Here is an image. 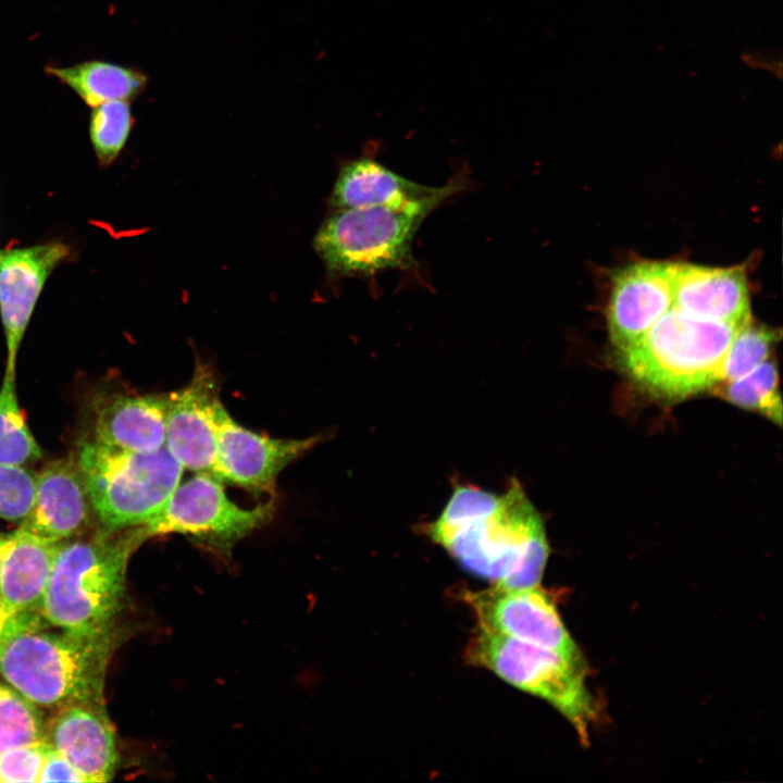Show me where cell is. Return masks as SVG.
<instances>
[{"instance_id":"obj_18","label":"cell","mask_w":783,"mask_h":783,"mask_svg":"<svg viewBox=\"0 0 783 783\" xmlns=\"http://www.w3.org/2000/svg\"><path fill=\"white\" fill-rule=\"evenodd\" d=\"M167 394L119 395L99 407L94 440L123 451L164 447Z\"/></svg>"},{"instance_id":"obj_9","label":"cell","mask_w":783,"mask_h":783,"mask_svg":"<svg viewBox=\"0 0 783 783\" xmlns=\"http://www.w3.org/2000/svg\"><path fill=\"white\" fill-rule=\"evenodd\" d=\"M463 599L476 618L478 630L533 644L586 664L554 601L539 585L524 588L494 585L468 592Z\"/></svg>"},{"instance_id":"obj_6","label":"cell","mask_w":783,"mask_h":783,"mask_svg":"<svg viewBox=\"0 0 783 783\" xmlns=\"http://www.w3.org/2000/svg\"><path fill=\"white\" fill-rule=\"evenodd\" d=\"M100 531L142 526L165 505L182 481L183 467L162 447L130 452L85 443L77 460Z\"/></svg>"},{"instance_id":"obj_16","label":"cell","mask_w":783,"mask_h":783,"mask_svg":"<svg viewBox=\"0 0 783 783\" xmlns=\"http://www.w3.org/2000/svg\"><path fill=\"white\" fill-rule=\"evenodd\" d=\"M672 307L696 319L742 325L750 320L746 276L739 269L675 263Z\"/></svg>"},{"instance_id":"obj_12","label":"cell","mask_w":783,"mask_h":783,"mask_svg":"<svg viewBox=\"0 0 783 783\" xmlns=\"http://www.w3.org/2000/svg\"><path fill=\"white\" fill-rule=\"evenodd\" d=\"M70 254V247L61 241L0 249V315L8 351L5 371L15 373L21 341L44 286L52 271Z\"/></svg>"},{"instance_id":"obj_24","label":"cell","mask_w":783,"mask_h":783,"mask_svg":"<svg viewBox=\"0 0 783 783\" xmlns=\"http://www.w3.org/2000/svg\"><path fill=\"white\" fill-rule=\"evenodd\" d=\"M46 741V725L37 706L0 682V753Z\"/></svg>"},{"instance_id":"obj_4","label":"cell","mask_w":783,"mask_h":783,"mask_svg":"<svg viewBox=\"0 0 783 783\" xmlns=\"http://www.w3.org/2000/svg\"><path fill=\"white\" fill-rule=\"evenodd\" d=\"M739 326L696 319L671 307L641 338L619 350L620 362L652 395L684 399L719 384Z\"/></svg>"},{"instance_id":"obj_29","label":"cell","mask_w":783,"mask_h":783,"mask_svg":"<svg viewBox=\"0 0 783 783\" xmlns=\"http://www.w3.org/2000/svg\"><path fill=\"white\" fill-rule=\"evenodd\" d=\"M46 782H85L83 775L58 751L51 747L39 774L38 783Z\"/></svg>"},{"instance_id":"obj_1","label":"cell","mask_w":783,"mask_h":783,"mask_svg":"<svg viewBox=\"0 0 783 783\" xmlns=\"http://www.w3.org/2000/svg\"><path fill=\"white\" fill-rule=\"evenodd\" d=\"M426 531L464 570L495 585L524 588L542 580L549 555L545 525L515 478L500 495L457 486Z\"/></svg>"},{"instance_id":"obj_27","label":"cell","mask_w":783,"mask_h":783,"mask_svg":"<svg viewBox=\"0 0 783 783\" xmlns=\"http://www.w3.org/2000/svg\"><path fill=\"white\" fill-rule=\"evenodd\" d=\"M50 746L46 741L21 745L0 753V783H38Z\"/></svg>"},{"instance_id":"obj_25","label":"cell","mask_w":783,"mask_h":783,"mask_svg":"<svg viewBox=\"0 0 783 783\" xmlns=\"http://www.w3.org/2000/svg\"><path fill=\"white\" fill-rule=\"evenodd\" d=\"M774 340L772 330L755 325L750 320L741 325L726 352L719 384L733 382L763 363Z\"/></svg>"},{"instance_id":"obj_14","label":"cell","mask_w":783,"mask_h":783,"mask_svg":"<svg viewBox=\"0 0 783 783\" xmlns=\"http://www.w3.org/2000/svg\"><path fill=\"white\" fill-rule=\"evenodd\" d=\"M94 517L95 510L78 462L61 459L35 473L33 507L20 527L41 538L61 542L80 534Z\"/></svg>"},{"instance_id":"obj_11","label":"cell","mask_w":783,"mask_h":783,"mask_svg":"<svg viewBox=\"0 0 783 783\" xmlns=\"http://www.w3.org/2000/svg\"><path fill=\"white\" fill-rule=\"evenodd\" d=\"M320 440V436L283 439L258 434L237 423L221 403L214 477L256 495L272 494L281 472Z\"/></svg>"},{"instance_id":"obj_21","label":"cell","mask_w":783,"mask_h":783,"mask_svg":"<svg viewBox=\"0 0 783 783\" xmlns=\"http://www.w3.org/2000/svg\"><path fill=\"white\" fill-rule=\"evenodd\" d=\"M41 458L18 406L15 373L4 372L0 388V464L24 465Z\"/></svg>"},{"instance_id":"obj_3","label":"cell","mask_w":783,"mask_h":783,"mask_svg":"<svg viewBox=\"0 0 783 783\" xmlns=\"http://www.w3.org/2000/svg\"><path fill=\"white\" fill-rule=\"evenodd\" d=\"M115 634L26 630L0 650V674L37 707H104L107 667Z\"/></svg>"},{"instance_id":"obj_2","label":"cell","mask_w":783,"mask_h":783,"mask_svg":"<svg viewBox=\"0 0 783 783\" xmlns=\"http://www.w3.org/2000/svg\"><path fill=\"white\" fill-rule=\"evenodd\" d=\"M141 526L59 544L40 616L80 635H110L126 595V569L146 540Z\"/></svg>"},{"instance_id":"obj_26","label":"cell","mask_w":783,"mask_h":783,"mask_svg":"<svg viewBox=\"0 0 783 783\" xmlns=\"http://www.w3.org/2000/svg\"><path fill=\"white\" fill-rule=\"evenodd\" d=\"M35 474L24 465L0 464V518L22 523L32 510Z\"/></svg>"},{"instance_id":"obj_10","label":"cell","mask_w":783,"mask_h":783,"mask_svg":"<svg viewBox=\"0 0 783 783\" xmlns=\"http://www.w3.org/2000/svg\"><path fill=\"white\" fill-rule=\"evenodd\" d=\"M221 403L216 374L203 362L185 386L167 394L164 446L184 470L214 476Z\"/></svg>"},{"instance_id":"obj_19","label":"cell","mask_w":783,"mask_h":783,"mask_svg":"<svg viewBox=\"0 0 783 783\" xmlns=\"http://www.w3.org/2000/svg\"><path fill=\"white\" fill-rule=\"evenodd\" d=\"M456 178L444 186H426L397 174L375 159L362 157L340 170L331 204L336 210L402 206L447 190Z\"/></svg>"},{"instance_id":"obj_17","label":"cell","mask_w":783,"mask_h":783,"mask_svg":"<svg viewBox=\"0 0 783 783\" xmlns=\"http://www.w3.org/2000/svg\"><path fill=\"white\" fill-rule=\"evenodd\" d=\"M59 544L22 527L0 536V597L7 605L40 614Z\"/></svg>"},{"instance_id":"obj_20","label":"cell","mask_w":783,"mask_h":783,"mask_svg":"<svg viewBox=\"0 0 783 783\" xmlns=\"http://www.w3.org/2000/svg\"><path fill=\"white\" fill-rule=\"evenodd\" d=\"M45 72L67 86L90 108L113 100L130 101L147 84L144 73L103 60H87L69 66L51 64Z\"/></svg>"},{"instance_id":"obj_28","label":"cell","mask_w":783,"mask_h":783,"mask_svg":"<svg viewBox=\"0 0 783 783\" xmlns=\"http://www.w3.org/2000/svg\"><path fill=\"white\" fill-rule=\"evenodd\" d=\"M44 621L38 613L14 610L0 597V650L11 638L21 632L42 627Z\"/></svg>"},{"instance_id":"obj_5","label":"cell","mask_w":783,"mask_h":783,"mask_svg":"<svg viewBox=\"0 0 783 783\" xmlns=\"http://www.w3.org/2000/svg\"><path fill=\"white\" fill-rule=\"evenodd\" d=\"M461 175L447 190L402 206L336 210L320 227L314 248L337 274H375L415 264L412 241L424 219L463 189Z\"/></svg>"},{"instance_id":"obj_15","label":"cell","mask_w":783,"mask_h":783,"mask_svg":"<svg viewBox=\"0 0 783 783\" xmlns=\"http://www.w3.org/2000/svg\"><path fill=\"white\" fill-rule=\"evenodd\" d=\"M46 742L85 782L103 783L114 776L120 756L104 707L76 705L59 709L46 726Z\"/></svg>"},{"instance_id":"obj_8","label":"cell","mask_w":783,"mask_h":783,"mask_svg":"<svg viewBox=\"0 0 783 783\" xmlns=\"http://www.w3.org/2000/svg\"><path fill=\"white\" fill-rule=\"evenodd\" d=\"M272 496L253 508H243L225 493L224 483L208 473L181 482L163 508L141 526L146 538L181 534L198 545L228 552L269 523L275 512Z\"/></svg>"},{"instance_id":"obj_23","label":"cell","mask_w":783,"mask_h":783,"mask_svg":"<svg viewBox=\"0 0 783 783\" xmlns=\"http://www.w3.org/2000/svg\"><path fill=\"white\" fill-rule=\"evenodd\" d=\"M134 124L127 100H113L94 107L88 133L96 158L101 166L114 162L124 148Z\"/></svg>"},{"instance_id":"obj_7","label":"cell","mask_w":783,"mask_h":783,"mask_svg":"<svg viewBox=\"0 0 783 783\" xmlns=\"http://www.w3.org/2000/svg\"><path fill=\"white\" fill-rule=\"evenodd\" d=\"M468 659L486 668L509 684L540 697L574 728L582 744L597 711L585 684L586 664L562 655L502 635L476 631L470 639Z\"/></svg>"},{"instance_id":"obj_13","label":"cell","mask_w":783,"mask_h":783,"mask_svg":"<svg viewBox=\"0 0 783 783\" xmlns=\"http://www.w3.org/2000/svg\"><path fill=\"white\" fill-rule=\"evenodd\" d=\"M674 268L671 262H639L614 276L608 325L618 350L641 338L673 306Z\"/></svg>"},{"instance_id":"obj_22","label":"cell","mask_w":783,"mask_h":783,"mask_svg":"<svg viewBox=\"0 0 783 783\" xmlns=\"http://www.w3.org/2000/svg\"><path fill=\"white\" fill-rule=\"evenodd\" d=\"M730 402L755 410L781 425L782 403L778 389V371L771 360H766L748 374L712 388Z\"/></svg>"}]
</instances>
